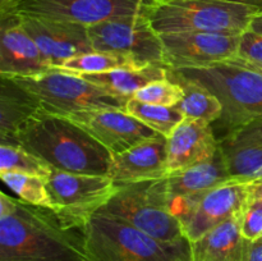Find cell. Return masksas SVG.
<instances>
[{"label": "cell", "mask_w": 262, "mask_h": 261, "mask_svg": "<svg viewBox=\"0 0 262 261\" xmlns=\"http://www.w3.org/2000/svg\"><path fill=\"white\" fill-rule=\"evenodd\" d=\"M0 261H89L83 228H67L55 212L0 193Z\"/></svg>", "instance_id": "obj_1"}, {"label": "cell", "mask_w": 262, "mask_h": 261, "mask_svg": "<svg viewBox=\"0 0 262 261\" xmlns=\"http://www.w3.org/2000/svg\"><path fill=\"white\" fill-rule=\"evenodd\" d=\"M19 145L55 170L107 176L113 155L73 120L41 110L15 135Z\"/></svg>", "instance_id": "obj_2"}, {"label": "cell", "mask_w": 262, "mask_h": 261, "mask_svg": "<svg viewBox=\"0 0 262 261\" xmlns=\"http://www.w3.org/2000/svg\"><path fill=\"white\" fill-rule=\"evenodd\" d=\"M169 76L196 83L219 99L222 115L215 124L219 141L239 128L262 119V72L235 59L200 68L169 69Z\"/></svg>", "instance_id": "obj_3"}, {"label": "cell", "mask_w": 262, "mask_h": 261, "mask_svg": "<svg viewBox=\"0 0 262 261\" xmlns=\"http://www.w3.org/2000/svg\"><path fill=\"white\" fill-rule=\"evenodd\" d=\"M89 261H192L187 238L166 243L100 211L83 227Z\"/></svg>", "instance_id": "obj_4"}, {"label": "cell", "mask_w": 262, "mask_h": 261, "mask_svg": "<svg viewBox=\"0 0 262 261\" xmlns=\"http://www.w3.org/2000/svg\"><path fill=\"white\" fill-rule=\"evenodd\" d=\"M260 10L232 0H156L148 13L159 33L216 32L241 35Z\"/></svg>", "instance_id": "obj_5"}, {"label": "cell", "mask_w": 262, "mask_h": 261, "mask_svg": "<svg viewBox=\"0 0 262 261\" xmlns=\"http://www.w3.org/2000/svg\"><path fill=\"white\" fill-rule=\"evenodd\" d=\"M101 211L161 242L173 243L186 238L181 223L170 211L166 177L119 186Z\"/></svg>", "instance_id": "obj_6"}, {"label": "cell", "mask_w": 262, "mask_h": 261, "mask_svg": "<svg viewBox=\"0 0 262 261\" xmlns=\"http://www.w3.org/2000/svg\"><path fill=\"white\" fill-rule=\"evenodd\" d=\"M10 78L30 92L43 112L61 117L84 110H125V105L129 100L112 94L104 87L97 86L81 76L61 69H51L35 77Z\"/></svg>", "instance_id": "obj_7"}, {"label": "cell", "mask_w": 262, "mask_h": 261, "mask_svg": "<svg viewBox=\"0 0 262 261\" xmlns=\"http://www.w3.org/2000/svg\"><path fill=\"white\" fill-rule=\"evenodd\" d=\"M250 202L251 182L232 179L211 191L171 200L170 211L187 240L194 242L225 220L245 214Z\"/></svg>", "instance_id": "obj_8"}, {"label": "cell", "mask_w": 262, "mask_h": 261, "mask_svg": "<svg viewBox=\"0 0 262 261\" xmlns=\"http://www.w3.org/2000/svg\"><path fill=\"white\" fill-rule=\"evenodd\" d=\"M51 209L67 228H83L119 189L109 176L67 173L53 169L48 177Z\"/></svg>", "instance_id": "obj_9"}, {"label": "cell", "mask_w": 262, "mask_h": 261, "mask_svg": "<svg viewBox=\"0 0 262 261\" xmlns=\"http://www.w3.org/2000/svg\"><path fill=\"white\" fill-rule=\"evenodd\" d=\"M94 51L114 53L135 59L140 66H165L160 35L147 15L117 17L89 27Z\"/></svg>", "instance_id": "obj_10"}, {"label": "cell", "mask_w": 262, "mask_h": 261, "mask_svg": "<svg viewBox=\"0 0 262 261\" xmlns=\"http://www.w3.org/2000/svg\"><path fill=\"white\" fill-rule=\"evenodd\" d=\"M156 0H22L12 13L20 17L67 20L90 27L117 17L147 15Z\"/></svg>", "instance_id": "obj_11"}, {"label": "cell", "mask_w": 262, "mask_h": 261, "mask_svg": "<svg viewBox=\"0 0 262 261\" xmlns=\"http://www.w3.org/2000/svg\"><path fill=\"white\" fill-rule=\"evenodd\" d=\"M241 35L171 32L160 35L169 69L200 68L237 58Z\"/></svg>", "instance_id": "obj_12"}, {"label": "cell", "mask_w": 262, "mask_h": 261, "mask_svg": "<svg viewBox=\"0 0 262 261\" xmlns=\"http://www.w3.org/2000/svg\"><path fill=\"white\" fill-rule=\"evenodd\" d=\"M67 118L83 128L113 156L140 143L161 137L141 120L120 109H96L72 113Z\"/></svg>", "instance_id": "obj_13"}, {"label": "cell", "mask_w": 262, "mask_h": 261, "mask_svg": "<svg viewBox=\"0 0 262 261\" xmlns=\"http://www.w3.org/2000/svg\"><path fill=\"white\" fill-rule=\"evenodd\" d=\"M19 18L22 27L53 69L61 68L71 58L94 51L87 26L48 18Z\"/></svg>", "instance_id": "obj_14"}, {"label": "cell", "mask_w": 262, "mask_h": 261, "mask_svg": "<svg viewBox=\"0 0 262 261\" xmlns=\"http://www.w3.org/2000/svg\"><path fill=\"white\" fill-rule=\"evenodd\" d=\"M51 69L38 46L22 27L19 15H0V74L35 77Z\"/></svg>", "instance_id": "obj_15"}, {"label": "cell", "mask_w": 262, "mask_h": 261, "mask_svg": "<svg viewBox=\"0 0 262 261\" xmlns=\"http://www.w3.org/2000/svg\"><path fill=\"white\" fill-rule=\"evenodd\" d=\"M166 141L168 174L210 160L220 148L212 124L189 118H184Z\"/></svg>", "instance_id": "obj_16"}, {"label": "cell", "mask_w": 262, "mask_h": 261, "mask_svg": "<svg viewBox=\"0 0 262 261\" xmlns=\"http://www.w3.org/2000/svg\"><path fill=\"white\" fill-rule=\"evenodd\" d=\"M168 141L161 136L112 158L107 176L117 186L138 183L168 176Z\"/></svg>", "instance_id": "obj_17"}, {"label": "cell", "mask_w": 262, "mask_h": 261, "mask_svg": "<svg viewBox=\"0 0 262 261\" xmlns=\"http://www.w3.org/2000/svg\"><path fill=\"white\" fill-rule=\"evenodd\" d=\"M220 148L233 179L251 182L262 178V119L223 137Z\"/></svg>", "instance_id": "obj_18"}, {"label": "cell", "mask_w": 262, "mask_h": 261, "mask_svg": "<svg viewBox=\"0 0 262 261\" xmlns=\"http://www.w3.org/2000/svg\"><path fill=\"white\" fill-rule=\"evenodd\" d=\"M242 217L234 216L191 242L192 261H246L251 241L242 234Z\"/></svg>", "instance_id": "obj_19"}, {"label": "cell", "mask_w": 262, "mask_h": 261, "mask_svg": "<svg viewBox=\"0 0 262 261\" xmlns=\"http://www.w3.org/2000/svg\"><path fill=\"white\" fill-rule=\"evenodd\" d=\"M168 178L169 201L177 197L191 196L211 191L222 184L232 181L233 177L228 169L227 161L219 148L214 158L183 170L174 171L166 176Z\"/></svg>", "instance_id": "obj_20"}, {"label": "cell", "mask_w": 262, "mask_h": 261, "mask_svg": "<svg viewBox=\"0 0 262 261\" xmlns=\"http://www.w3.org/2000/svg\"><path fill=\"white\" fill-rule=\"evenodd\" d=\"M42 110L37 100L10 77L0 74V141L12 143L18 130Z\"/></svg>", "instance_id": "obj_21"}, {"label": "cell", "mask_w": 262, "mask_h": 261, "mask_svg": "<svg viewBox=\"0 0 262 261\" xmlns=\"http://www.w3.org/2000/svg\"><path fill=\"white\" fill-rule=\"evenodd\" d=\"M112 94L130 99L140 89L154 81L168 78V67L151 64L142 68H118L104 73L77 74Z\"/></svg>", "instance_id": "obj_22"}, {"label": "cell", "mask_w": 262, "mask_h": 261, "mask_svg": "<svg viewBox=\"0 0 262 261\" xmlns=\"http://www.w3.org/2000/svg\"><path fill=\"white\" fill-rule=\"evenodd\" d=\"M168 77L171 81L181 84L183 89V99L176 105V107L184 115V118L204 120L209 124H214L219 120L223 107L215 95L204 87L186 79L177 78L169 74Z\"/></svg>", "instance_id": "obj_23"}, {"label": "cell", "mask_w": 262, "mask_h": 261, "mask_svg": "<svg viewBox=\"0 0 262 261\" xmlns=\"http://www.w3.org/2000/svg\"><path fill=\"white\" fill-rule=\"evenodd\" d=\"M125 112L166 138L184 119V115L176 106L147 104L133 97L127 101Z\"/></svg>", "instance_id": "obj_24"}, {"label": "cell", "mask_w": 262, "mask_h": 261, "mask_svg": "<svg viewBox=\"0 0 262 261\" xmlns=\"http://www.w3.org/2000/svg\"><path fill=\"white\" fill-rule=\"evenodd\" d=\"M118 68H142L135 59L127 55H120L114 53H92L82 54V55L71 58L66 61L61 71L73 74L81 73H104V72L114 71Z\"/></svg>", "instance_id": "obj_25"}, {"label": "cell", "mask_w": 262, "mask_h": 261, "mask_svg": "<svg viewBox=\"0 0 262 261\" xmlns=\"http://www.w3.org/2000/svg\"><path fill=\"white\" fill-rule=\"evenodd\" d=\"M51 170L49 164L22 146L13 143L0 146V173H23L48 178Z\"/></svg>", "instance_id": "obj_26"}, {"label": "cell", "mask_w": 262, "mask_h": 261, "mask_svg": "<svg viewBox=\"0 0 262 261\" xmlns=\"http://www.w3.org/2000/svg\"><path fill=\"white\" fill-rule=\"evenodd\" d=\"M2 181L26 204L51 209L48 178L23 173H0Z\"/></svg>", "instance_id": "obj_27"}, {"label": "cell", "mask_w": 262, "mask_h": 261, "mask_svg": "<svg viewBox=\"0 0 262 261\" xmlns=\"http://www.w3.org/2000/svg\"><path fill=\"white\" fill-rule=\"evenodd\" d=\"M183 96L184 92L181 84L171 81L168 77V78L159 79V81L146 84L145 87L138 90L132 97L138 101L147 102V104L176 106L183 99Z\"/></svg>", "instance_id": "obj_28"}, {"label": "cell", "mask_w": 262, "mask_h": 261, "mask_svg": "<svg viewBox=\"0 0 262 261\" xmlns=\"http://www.w3.org/2000/svg\"><path fill=\"white\" fill-rule=\"evenodd\" d=\"M235 60L251 68L262 71V33L256 32L251 28L241 33Z\"/></svg>", "instance_id": "obj_29"}, {"label": "cell", "mask_w": 262, "mask_h": 261, "mask_svg": "<svg viewBox=\"0 0 262 261\" xmlns=\"http://www.w3.org/2000/svg\"><path fill=\"white\" fill-rule=\"evenodd\" d=\"M241 229L248 241H255L262 237V206L260 204L250 202L243 214Z\"/></svg>", "instance_id": "obj_30"}, {"label": "cell", "mask_w": 262, "mask_h": 261, "mask_svg": "<svg viewBox=\"0 0 262 261\" xmlns=\"http://www.w3.org/2000/svg\"><path fill=\"white\" fill-rule=\"evenodd\" d=\"M246 261H262V237L251 241Z\"/></svg>", "instance_id": "obj_31"}, {"label": "cell", "mask_w": 262, "mask_h": 261, "mask_svg": "<svg viewBox=\"0 0 262 261\" xmlns=\"http://www.w3.org/2000/svg\"><path fill=\"white\" fill-rule=\"evenodd\" d=\"M20 2L22 0H0V15L12 13Z\"/></svg>", "instance_id": "obj_32"}, {"label": "cell", "mask_w": 262, "mask_h": 261, "mask_svg": "<svg viewBox=\"0 0 262 261\" xmlns=\"http://www.w3.org/2000/svg\"><path fill=\"white\" fill-rule=\"evenodd\" d=\"M262 199V178L251 181V201Z\"/></svg>", "instance_id": "obj_33"}, {"label": "cell", "mask_w": 262, "mask_h": 261, "mask_svg": "<svg viewBox=\"0 0 262 261\" xmlns=\"http://www.w3.org/2000/svg\"><path fill=\"white\" fill-rule=\"evenodd\" d=\"M250 28L251 30L256 31V32L262 33V12L255 15V18H253L252 22H251Z\"/></svg>", "instance_id": "obj_34"}, {"label": "cell", "mask_w": 262, "mask_h": 261, "mask_svg": "<svg viewBox=\"0 0 262 261\" xmlns=\"http://www.w3.org/2000/svg\"><path fill=\"white\" fill-rule=\"evenodd\" d=\"M232 2H237V3H242V4L251 5V7L257 8L260 12H262V0H232Z\"/></svg>", "instance_id": "obj_35"}, {"label": "cell", "mask_w": 262, "mask_h": 261, "mask_svg": "<svg viewBox=\"0 0 262 261\" xmlns=\"http://www.w3.org/2000/svg\"><path fill=\"white\" fill-rule=\"evenodd\" d=\"M251 202H257V204H260L262 206V199H258V200H255V201H251Z\"/></svg>", "instance_id": "obj_36"}, {"label": "cell", "mask_w": 262, "mask_h": 261, "mask_svg": "<svg viewBox=\"0 0 262 261\" xmlns=\"http://www.w3.org/2000/svg\"><path fill=\"white\" fill-rule=\"evenodd\" d=\"M261 72H262V71H261Z\"/></svg>", "instance_id": "obj_37"}]
</instances>
